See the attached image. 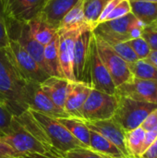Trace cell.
Listing matches in <instances>:
<instances>
[{
  "instance_id": "cell-6",
  "label": "cell",
  "mask_w": 157,
  "mask_h": 158,
  "mask_svg": "<svg viewBox=\"0 0 157 158\" xmlns=\"http://www.w3.org/2000/svg\"><path fill=\"white\" fill-rule=\"evenodd\" d=\"M118 106V96L92 89L81 110L84 121H97L112 118Z\"/></svg>"
},
{
  "instance_id": "cell-39",
  "label": "cell",
  "mask_w": 157,
  "mask_h": 158,
  "mask_svg": "<svg viewBox=\"0 0 157 158\" xmlns=\"http://www.w3.org/2000/svg\"><path fill=\"white\" fill-rule=\"evenodd\" d=\"M140 158H157V137L154 143L143 153Z\"/></svg>"
},
{
  "instance_id": "cell-17",
  "label": "cell",
  "mask_w": 157,
  "mask_h": 158,
  "mask_svg": "<svg viewBox=\"0 0 157 158\" xmlns=\"http://www.w3.org/2000/svg\"><path fill=\"white\" fill-rule=\"evenodd\" d=\"M79 0H44L38 16L55 28Z\"/></svg>"
},
{
  "instance_id": "cell-44",
  "label": "cell",
  "mask_w": 157,
  "mask_h": 158,
  "mask_svg": "<svg viewBox=\"0 0 157 158\" xmlns=\"http://www.w3.org/2000/svg\"><path fill=\"white\" fill-rule=\"evenodd\" d=\"M130 158H133V157H130Z\"/></svg>"
},
{
  "instance_id": "cell-28",
  "label": "cell",
  "mask_w": 157,
  "mask_h": 158,
  "mask_svg": "<svg viewBox=\"0 0 157 158\" xmlns=\"http://www.w3.org/2000/svg\"><path fill=\"white\" fill-rule=\"evenodd\" d=\"M132 77L142 80L157 81V69L146 59H138L129 64Z\"/></svg>"
},
{
  "instance_id": "cell-2",
  "label": "cell",
  "mask_w": 157,
  "mask_h": 158,
  "mask_svg": "<svg viewBox=\"0 0 157 158\" xmlns=\"http://www.w3.org/2000/svg\"><path fill=\"white\" fill-rule=\"evenodd\" d=\"M29 111L43 131L49 143V148H53L63 154L78 148H87L75 137H73L56 118L45 116L31 109H29Z\"/></svg>"
},
{
  "instance_id": "cell-27",
  "label": "cell",
  "mask_w": 157,
  "mask_h": 158,
  "mask_svg": "<svg viewBox=\"0 0 157 158\" xmlns=\"http://www.w3.org/2000/svg\"><path fill=\"white\" fill-rule=\"evenodd\" d=\"M110 0H85L84 16L88 26L92 31L97 27V21L105 5Z\"/></svg>"
},
{
  "instance_id": "cell-43",
  "label": "cell",
  "mask_w": 157,
  "mask_h": 158,
  "mask_svg": "<svg viewBox=\"0 0 157 158\" xmlns=\"http://www.w3.org/2000/svg\"><path fill=\"white\" fill-rule=\"evenodd\" d=\"M137 1H143V2H151V3H157V0H137Z\"/></svg>"
},
{
  "instance_id": "cell-19",
  "label": "cell",
  "mask_w": 157,
  "mask_h": 158,
  "mask_svg": "<svg viewBox=\"0 0 157 158\" xmlns=\"http://www.w3.org/2000/svg\"><path fill=\"white\" fill-rule=\"evenodd\" d=\"M71 81L60 77H49L43 82L40 83L43 91L49 96L54 104L64 109L65 102L70 90Z\"/></svg>"
},
{
  "instance_id": "cell-42",
  "label": "cell",
  "mask_w": 157,
  "mask_h": 158,
  "mask_svg": "<svg viewBox=\"0 0 157 158\" xmlns=\"http://www.w3.org/2000/svg\"><path fill=\"white\" fill-rule=\"evenodd\" d=\"M147 27H149L150 29H152L153 31H157V19L156 20H155L152 24H150L149 26H147Z\"/></svg>"
},
{
  "instance_id": "cell-15",
  "label": "cell",
  "mask_w": 157,
  "mask_h": 158,
  "mask_svg": "<svg viewBox=\"0 0 157 158\" xmlns=\"http://www.w3.org/2000/svg\"><path fill=\"white\" fill-rule=\"evenodd\" d=\"M88 27L77 31H70L58 33V61L61 73L64 79L69 81H75L73 75V54L74 44L78 33Z\"/></svg>"
},
{
  "instance_id": "cell-14",
  "label": "cell",
  "mask_w": 157,
  "mask_h": 158,
  "mask_svg": "<svg viewBox=\"0 0 157 158\" xmlns=\"http://www.w3.org/2000/svg\"><path fill=\"white\" fill-rule=\"evenodd\" d=\"M6 19L27 23L36 17L44 0H0Z\"/></svg>"
},
{
  "instance_id": "cell-26",
  "label": "cell",
  "mask_w": 157,
  "mask_h": 158,
  "mask_svg": "<svg viewBox=\"0 0 157 158\" xmlns=\"http://www.w3.org/2000/svg\"><path fill=\"white\" fill-rule=\"evenodd\" d=\"M146 131L142 128L138 127L126 132V144L130 155V157L140 158L144 149Z\"/></svg>"
},
{
  "instance_id": "cell-37",
  "label": "cell",
  "mask_w": 157,
  "mask_h": 158,
  "mask_svg": "<svg viewBox=\"0 0 157 158\" xmlns=\"http://www.w3.org/2000/svg\"><path fill=\"white\" fill-rule=\"evenodd\" d=\"M121 1H122V0H110V1L105 5V6L104 7L103 11L101 12V15H100V17H99V19H98L97 26H98L99 24L105 22V20L106 19L107 16L111 13V11H112V10H113V9H114Z\"/></svg>"
},
{
  "instance_id": "cell-34",
  "label": "cell",
  "mask_w": 157,
  "mask_h": 158,
  "mask_svg": "<svg viewBox=\"0 0 157 158\" xmlns=\"http://www.w3.org/2000/svg\"><path fill=\"white\" fill-rule=\"evenodd\" d=\"M14 117L15 116H13L6 106L0 103V133L1 135L9 128Z\"/></svg>"
},
{
  "instance_id": "cell-33",
  "label": "cell",
  "mask_w": 157,
  "mask_h": 158,
  "mask_svg": "<svg viewBox=\"0 0 157 158\" xmlns=\"http://www.w3.org/2000/svg\"><path fill=\"white\" fill-rule=\"evenodd\" d=\"M9 43V36L7 32L6 19L3 13L1 2H0V49H5Z\"/></svg>"
},
{
  "instance_id": "cell-22",
  "label": "cell",
  "mask_w": 157,
  "mask_h": 158,
  "mask_svg": "<svg viewBox=\"0 0 157 158\" xmlns=\"http://www.w3.org/2000/svg\"><path fill=\"white\" fill-rule=\"evenodd\" d=\"M90 149L106 158H127L114 143L93 131H90Z\"/></svg>"
},
{
  "instance_id": "cell-30",
  "label": "cell",
  "mask_w": 157,
  "mask_h": 158,
  "mask_svg": "<svg viewBox=\"0 0 157 158\" xmlns=\"http://www.w3.org/2000/svg\"><path fill=\"white\" fill-rule=\"evenodd\" d=\"M128 44L130 45V47L134 51L138 59H146L152 51L151 48L149 47L147 42L143 37L129 40Z\"/></svg>"
},
{
  "instance_id": "cell-1",
  "label": "cell",
  "mask_w": 157,
  "mask_h": 158,
  "mask_svg": "<svg viewBox=\"0 0 157 158\" xmlns=\"http://www.w3.org/2000/svg\"><path fill=\"white\" fill-rule=\"evenodd\" d=\"M27 81H25L0 49V103L18 117L29 110L27 104Z\"/></svg>"
},
{
  "instance_id": "cell-13",
  "label": "cell",
  "mask_w": 157,
  "mask_h": 158,
  "mask_svg": "<svg viewBox=\"0 0 157 158\" xmlns=\"http://www.w3.org/2000/svg\"><path fill=\"white\" fill-rule=\"evenodd\" d=\"M27 104L29 109L54 118L69 117L64 109L57 107L54 104V102L49 98V96L43 91L40 83L28 82Z\"/></svg>"
},
{
  "instance_id": "cell-40",
  "label": "cell",
  "mask_w": 157,
  "mask_h": 158,
  "mask_svg": "<svg viewBox=\"0 0 157 158\" xmlns=\"http://www.w3.org/2000/svg\"><path fill=\"white\" fill-rule=\"evenodd\" d=\"M146 60L148 62H150L152 65H154L157 69V51H151V53L147 56Z\"/></svg>"
},
{
  "instance_id": "cell-32",
  "label": "cell",
  "mask_w": 157,
  "mask_h": 158,
  "mask_svg": "<svg viewBox=\"0 0 157 158\" xmlns=\"http://www.w3.org/2000/svg\"><path fill=\"white\" fill-rule=\"evenodd\" d=\"M131 13V6H130V0H122L112 11L111 13L107 16L105 21H109V20H113L116 19H119L122 18L128 14Z\"/></svg>"
},
{
  "instance_id": "cell-35",
  "label": "cell",
  "mask_w": 157,
  "mask_h": 158,
  "mask_svg": "<svg viewBox=\"0 0 157 158\" xmlns=\"http://www.w3.org/2000/svg\"><path fill=\"white\" fill-rule=\"evenodd\" d=\"M142 37L147 42L152 51H157V31L145 26L143 28Z\"/></svg>"
},
{
  "instance_id": "cell-23",
  "label": "cell",
  "mask_w": 157,
  "mask_h": 158,
  "mask_svg": "<svg viewBox=\"0 0 157 158\" xmlns=\"http://www.w3.org/2000/svg\"><path fill=\"white\" fill-rule=\"evenodd\" d=\"M56 119L71 133L73 137L84 144L87 148H90V130L86 126L83 119L72 117Z\"/></svg>"
},
{
  "instance_id": "cell-7",
  "label": "cell",
  "mask_w": 157,
  "mask_h": 158,
  "mask_svg": "<svg viewBox=\"0 0 157 158\" xmlns=\"http://www.w3.org/2000/svg\"><path fill=\"white\" fill-rule=\"evenodd\" d=\"M97 53L108 70L116 87L123 84L132 78L129 64L121 58L114 49L99 35L93 32Z\"/></svg>"
},
{
  "instance_id": "cell-41",
  "label": "cell",
  "mask_w": 157,
  "mask_h": 158,
  "mask_svg": "<svg viewBox=\"0 0 157 158\" xmlns=\"http://www.w3.org/2000/svg\"><path fill=\"white\" fill-rule=\"evenodd\" d=\"M20 158H53L45 155H41V154H30L26 156H22Z\"/></svg>"
},
{
  "instance_id": "cell-36",
  "label": "cell",
  "mask_w": 157,
  "mask_h": 158,
  "mask_svg": "<svg viewBox=\"0 0 157 158\" xmlns=\"http://www.w3.org/2000/svg\"><path fill=\"white\" fill-rule=\"evenodd\" d=\"M141 127L145 131H150L157 130V108L152 111L147 118L144 119Z\"/></svg>"
},
{
  "instance_id": "cell-10",
  "label": "cell",
  "mask_w": 157,
  "mask_h": 158,
  "mask_svg": "<svg viewBox=\"0 0 157 158\" xmlns=\"http://www.w3.org/2000/svg\"><path fill=\"white\" fill-rule=\"evenodd\" d=\"M90 85L92 89L108 94H116L117 87L104 63L102 62L96 49V44L93 32L90 50V65H89Z\"/></svg>"
},
{
  "instance_id": "cell-12",
  "label": "cell",
  "mask_w": 157,
  "mask_h": 158,
  "mask_svg": "<svg viewBox=\"0 0 157 158\" xmlns=\"http://www.w3.org/2000/svg\"><path fill=\"white\" fill-rule=\"evenodd\" d=\"M136 20L137 18L130 13L122 18L103 22L99 24L93 31L108 44L128 42L130 40L129 34L130 30Z\"/></svg>"
},
{
  "instance_id": "cell-5",
  "label": "cell",
  "mask_w": 157,
  "mask_h": 158,
  "mask_svg": "<svg viewBox=\"0 0 157 158\" xmlns=\"http://www.w3.org/2000/svg\"><path fill=\"white\" fill-rule=\"evenodd\" d=\"M2 140L20 156L30 154L45 155L47 150L14 117L9 128L0 135Z\"/></svg>"
},
{
  "instance_id": "cell-21",
  "label": "cell",
  "mask_w": 157,
  "mask_h": 158,
  "mask_svg": "<svg viewBox=\"0 0 157 158\" xmlns=\"http://www.w3.org/2000/svg\"><path fill=\"white\" fill-rule=\"evenodd\" d=\"M27 24L32 37L43 46L48 44L57 35V29L44 21L38 15Z\"/></svg>"
},
{
  "instance_id": "cell-24",
  "label": "cell",
  "mask_w": 157,
  "mask_h": 158,
  "mask_svg": "<svg viewBox=\"0 0 157 158\" xmlns=\"http://www.w3.org/2000/svg\"><path fill=\"white\" fill-rule=\"evenodd\" d=\"M131 13L144 25L149 26L157 19V3L130 0Z\"/></svg>"
},
{
  "instance_id": "cell-8",
  "label": "cell",
  "mask_w": 157,
  "mask_h": 158,
  "mask_svg": "<svg viewBox=\"0 0 157 158\" xmlns=\"http://www.w3.org/2000/svg\"><path fill=\"white\" fill-rule=\"evenodd\" d=\"M92 39L93 31L90 29L81 30L76 37L73 54V75L75 81L84 82L89 85V65Z\"/></svg>"
},
{
  "instance_id": "cell-11",
  "label": "cell",
  "mask_w": 157,
  "mask_h": 158,
  "mask_svg": "<svg viewBox=\"0 0 157 158\" xmlns=\"http://www.w3.org/2000/svg\"><path fill=\"white\" fill-rule=\"evenodd\" d=\"M116 95L157 105V81L142 80L132 77L117 87Z\"/></svg>"
},
{
  "instance_id": "cell-45",
  "label": "cell",
  "mask_w": 157,
  "mask_h": 158,
  "mask_svg": "<svg viewBox=\"0 0 157 158\" xmlns=\"http://www.w3.org/2000/svg\"><path fill=\"white\" fill-rule=\"evenodd\" d=\"M0 135H1V133H0Z\"/></svg>"
},
{
  "instance_id": "cell-4",
  "label": "cell",
  "mask_w": 157,
  "mask_h": 158,
  "mask_svg": "<svg viewBox=\"0 0 157 158\" xmlns=\"http://www.w3.org/2000/svg\"><path fill=\"white\" fill-rule=\"evenodd\" d=\"M4 50L10 62L25 81L42 83L50 77L16 40L9 38V43Z\"/></svg>"
},
{
  "instance_id": "cell-16",
  "label": "cell",
  "mask_w": 157,
  "mask_h": 158,
  "mask_svg": "<svg viewBox=\"0 0 157 158\" xmlns=\"http://www.w3.org/2000/svg\"><path fill=\"white\" fill-rule=\"evenodd\" d=\"M85 124L90 131H95L106 138L114 143L127 158H130L126 144V132L113 118L97 121H85Z\"/></svg>"
},
{
  "instance_id": "cell-25",
  "label": "cell",
  "mask_w": 157,
  "mask_h": 158,
  "mask_svg": "<svg viewBox=\"0 0 157 158\" xmlns=\"http://www.w3.org/2000/svg\"><path fill=\"white\" fill-rule=\"evenodd\" d=\"M43 58L49 76L63 78L58 61V33L48 44L44 46Z\"/></svg>"
},
{
  "instance_id": "cell-18",
  "label": "cell",
  "mask_w": 157,
  "mask_h": 158,
  "mask_svg": "<svg viewBox=\"0 0 157 158\" xmlns=\"http://www.w3.org/2000/svg\"><path fill=\"white\" fill-rule=\"evenodd\" d=\"M91 90L92 87L87 83L71 81L70 90L64 106V110L69 117L81 118L82 106Z\"/></svg>"
},
{
  "instance_id": "cell-31",
  "label": "cell",
  "mask_w": 157,
  "mask_h": 158,
  "mask_svg": "<svg viewBox=\"0 0 157 158\" xmlns=\"http://www.w3.org/2000/svg\"><path fill=\"white\" fill-rule=\"evenodd\" d=\"M61 155L64 158H106L90 148H78Z\"/></svg>"
},
{
  "instance_id": "cell-9",
  "label": "cell",
  "mask_w": 157,
  "mask_h": 158,
  "mask_svg": "<svg viewBox=\"0 0 157 158\" xmlns=\"http://www.w3.org/2000/svg\"><path fill=\"white\" fill-rule=\"evenodd\" d=\"M6 25L9 38L16 40L32 56V58L39 64V66L48 74L47 68L43 58L44 46L38 43L32 37V35L30 32L28 24L6 19Z\"/></svg>"
},
{
  "instance_id": "cell-29",
  "label": "cell",
  "mask_w": 157,
  "mask_h": 158,
  "mask_svg": "<svg viewBox=\"0 0 157 158\" xmlns=\"http://www.w3.org/2000/svg\"><path fill=\"white\" fill-rule=\"evenodd\" d=\"M108 44L128 64L133 63L138 60L137 56L135 55L134 51L132 50L130 45L128 44V42H118V43H112V44Z\"/></svg>"
},
{
  "instance_id": "cell-38",
  "label": "cell",
  "mask_w": 157,
  "mask_h": 158,
  "mask_svg": "<svg viewBox=\"0 0 157 158\" xmlns=\"http://www.w3.org/2000/svg\"><path fill=\"white\" fill-rule=\"evenodd\" d=\"M21 156L13 151L0 136V158H20Z\"/></svg>"
},
{
  "instance_id": "cell-3",
  "label": "cell",
  "mask_w": 157,
  "mask_h": 158,
  "mask_svg": "<svg viewBox=\"0 0 157 158\" xmlns=\"http://www.w3.org/2000/svg\"><path fill=\"white\" fill-rule=\"evenodd\" d=\"M118 96V106L113 119L125 132L141 127L147 116L157 108V105L141 102L125 96Z\"/></svg>"
},
{
  "instance_id": "cell-20",
  "label": "cell",
  "mask_w": 157,
  "mask_h": 158,
  "mask_svg": "<svg viewBox=\"0 0 157 158\" xmlns=\"http://www.w3.org/2000/svg\"><path fill=\"white\" fill-rule=\"evenodd\" d=\"M84 1L85 0H79L75 4V6L68 12V14L63 18L57 28V33L77 31L85 27H88L90 29L85 20Z\"/></svg>"
}]
</instances>
